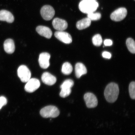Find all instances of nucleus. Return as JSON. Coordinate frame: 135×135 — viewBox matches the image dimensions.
I'll return each mask as SVG.
<instances>
[{"label": "nucleus", "mask_w": 135, "mask_h": 135, "mask_svg": "<svg viewBox=\"0 0 135 135\" xmlns=\"http://www.w3.org/2000/svg\"><path fill=\"white\" fill-rule=\"evenodd\" d=\"M73 80L70 79H68L64 81L61 85L60 88L61 89H71L74 85Z\"/></svg>", "instance_id": "21"}, {"label": "nucleus", "mask_w": 135, "mask_h": 135, "mask_svg": "<svg viewBox=\"0 0 135 135\" xmlns=\"http://www.w3.org/2000/svg\"><path fill=\"white\" fill-rule=\"evenodd\" d=\"M41 80L44 83L49 85H52L56 82L57 79L55 76L48 72L44 73L42 75Z\"/></svg>", "instance_id": "12"}, {"label": "nucleus", "mask_w": 135, "mask_h": 135, "mask_svg": "<svg viewBox=\"0 0 135 135\" xmlns=\"http://www.w3.org/2000/svg\"><path fill=\"white\" fill-rule=\"evenodd\" d=\"M7 100L6 98L4 97H0V109L3 106L6 105L7 104Z\"/></svg>", "instance_id": "25"}, {"label": "nucleus", "mask_w": 135, "mask_h": 135, "mask_svg": "<svg viewBox=\"0 0 135 135\" xmlns=\"http://www.w3.org/2000/svg\"><path fill=\"white\" fill-rule=\"evenodd\" d=\"M54 28L58 31H63L68 26L67 22L65 20L57 18H54L52 21Z\"/></svg>", "instance_id": "10"}, {"label": "nucleus", "mask_w": 135, "mask_h": 135, "mask_svg": "<svg viewBox=\"0 0 135 135\" xmlns=\"http://www.w3.org/2000/svg\"><path fill=\"white\" fill-rule=\"evenodd\" d=\"M14 20V16L10 12L6 10H2L0 11V21L12 23Z\"/></svg>", "instance_id": "13"}, {"label": "nucleus", "mask_w": 135, "mask_h": 135, "mask_svg": "<svg viewBox=\"0 0 135 135\" xmlns=\"http://www.w3.org/2000/svg\"><path fill=\"white\" fill-rule=\"evenodd\" d=\"M134 1H135V0H134Z\"/></svg>", "instance_id": "29"}, {"label": "nucleus", "mask_w": 135, "mask_h": 135, "mask_svg": "<svg viewBox=\"0 0 135 135\" xmlns=\"http://www.w3.org/2000/svg\"><path fill=\"white\" fill-rule=\"evenodd\" d=\"M4 49L7 53L12 54L14 52L15 49L14 41L11 39H8L4 42Z\"/></svg>", "instance_id": "15"}, {"label": "nucleus", "mask_w": 135, "mask_h": 135, "mask_svg": "<svg viewBox=\"0 0 135 135\" xmlns=\"http://www.w3.org/2000/svg\"><path fill=\"white\" fill-rule=\"evenodd\" d=\"M101 15L99 13H91L87 14V18L90 19L91 21H98L100 19Z\"/></svg>", "instance_id": "22"}, {"label": "nucleus", "mask_w": 135, "mask_h": 135, "mask_svg": "<svg viewBox=\"0 0 135 135\" xmlns=\"http://www.w3.org/2000/svg\"><path fill=\"white\" fill-rule=\"evenodd\" d=\"M75 72L76 76L77 78H79L82 75L87 73V69L83 64L77 63L75 66Z\"/></svg>", "instance_id": "16"}, {"label": "nucleus", "mask_w": 135, "mask_h": 135, "mask_svg": "<svg viewBox=\"0 0 135 135\" xmlns=\"http://www.w3.org/2000/svg\"><path fill=\"white\" fill-rule=\"evenodd\" d=\"M99 6L98 3L96 1H83L79 4V7L81 12L88 14L94 12Z\"/></svg>", "instance_id": "2"}, {"label": "nucleus", "mask_w": 135, "mask_h": 135, "mask_svg": "<svg viewBox=\"0 0 135 135\" xmlns=\"http://www.w3.org/2000/svg\"><path fill=\"white\" fill-rule=\"evenodd\" d=\"M104 45L105 46H110L113 44V42L110 40L106 39L104 41Z\"/></svg>", "instance_id": "27"}, {"label": "nucleus", "mask_w": 135, "mask_h": 135, "mask_svg": "<svg viewBox=\"0 0 135 135\" xmlns=\"http://www.w3.org/2000/svg\"><path fill=\"white\" fill-rule=\"evenodd\" d=\"M126 46L128 50L132 54L135 53V44L134 40L131 38L127 39L126 41Z\"/></svg>", "instance_id": "19"}, {"label": "nucleus", "mask_w": 135, "mask_h": 135, "mask_svg": "<svg viewBox=\"0 0 135 135\" xmlns=\"http://www.w3.org/2000/svg\"><path fill=\"white\" fill-rule=\"evenodd\" d=\"M55 13V9L51 6L45 5L40 10V14L42 17L46 21H50L53 18Z\"/></svg>", "instance_id": "5"}, {"label": "nucleus", "mask_w": 135, "mask_h": 135, "mask_svg": "<svg viewBox=\"0 0 135 135\" xmlns=\"http://www.w3.org/2000/svg\"><path fill=\"white\" fill-rule=\"evenodd\" d=\"M50 55L49 54L44 52L40 54L39 57L38 62L41 68L46 69L50 66Z\"/></svg>", "instance_id": "11"}, {"label": "nucleus", "mask_w": 135, "mask_h": 135, "mask_svg": "<svg viewBox=\"0 0 135 135\" xmlns=\"http://www.w3.org/2000/svg\"><path fill=\"white\" fill-rule=\"evenodd\" d=\"M60 113V111L56 107L52 105L44 107L40 111V115L45 118L56 117L59 115Z\"/></svg>", "instance_id": "3"}, {"label": "nucleus", "mask_w": 135, "mask_h": 135, "mask_svg": "<svg viewBox=\"0 0 135 135\" xmlns=\"http://www.w3.org/2000/svg\"><path fill=\"white\" fill-rule=\"evenodd\" d=\"M127 14V10L126 8H120L111 13L110 18L112 21H121L126 18Z\"/></svg>", "instance_id": "6"}, {"label": "nucleus", "mask_w": 135, "mask_h": 135, "mask_svg": "<svg viewBox=\"0 0 135 135\" xmlns=\"http://www.w3.org/2000/svg\"><path fill=\"white\" fill-rule=\"evenodd\" d=\"M119 89L118 84L111 83L108 84L104 90V95L106 100L109 103H114L119 95Z\"/></svg>", "instance_id": "1"}, {"label": "nucleus", "mask_w": 135, "mask_h": 135, "mask_svg": "<svg viewBox=\"0 0 135 135\" xmlns=\"http://www.w3.org/2000/svg\"><path fill=\"white\" fill-rule=\"evenodd\" d=\"M71 92V89H61L60 96L61 97L65 98L70 95Z\"/></svg>", "instance_id": "24"}, {"label": "nucleus", "mask_w": 135, "mask_h": 135, "mask_svg": "<svg viewBox=\"0 0 135 135\" xmlns=\"http://www.w3.org/2000/svg\"><path fill=\"white\" fill-rule=\"evenodd\" d=\"M93 43L95 46H99L102 45V39L101 35L97 34L94 35L92 38Z\"/></svg>", "instance_id": "20"}, {"label": "nucleus", "mask_w": 135, "mask_h": 135, "mask_svg": "<svg viewBox=\"0 0 135 135\" xmlns=\"http://www.w3.org/2000/svg\"><path fill=\"white\" fill-rule=\"evenodd\" d=\"M36 31L41 36L48 38L51 37L52 32L50 28L45 26H39L37 27Z\"/></svg>", "instance_id": "14"}, {"label": "nucleus", "mask_w": 135, "mask_h": 135, "mask_svg": "<svg viewBox=\"0 0 135 135\" xmlns=\"http://www.w3.org/2000/svg\"><path fill=\"white\" fill-rule=\"evenodd\" d=\"M91 24V21L88 18H83L77 22L76 27L79 30H82L88 27Z\"/></svg>", "instance_id": "17"}, {"label": "nucleus", "mask_w": 135, "mask_h": 135, "mask_svg": "<svg viewBox=\"0 0 135 135\" xmlns=\"http://www.w3.org/2000/svg\"><path fill=\"white\" fill-rule=\"evenodd\" d=\"M17 74L21 81L23 83L27 82L31 77V73L29 69L25 65H21L18 67Z\"/></svg>", "instance_id": "4"}, {"label": "nucleus", "mask_w": 135, "mask_h": 135, "mask_svg": "<svg viewBox=\"0 0 135 135\" xmlns=\"http://www.w3.org/2000/svg\"><path fill=\"white\" fill-rule=\"evenodd\" d=\"M25 85V89L26 92L32 93L35 92L40 86V83L38 79H30Z\"/></svg>", "instance_id": "7"}, {"label": "nucleus", "mask_w": 135, "mask_h": 135, "mask_svg": "<svg viewBox=\"0 0 135 135\" xmlns=\"http://www.w3.org/2000/svg\"><path fill=\"white\" fill-rule=\"evenodd\" d=\"M84 99L87 107L93 108L97 107L98 105L97 98L92 93H87L84 94Z\"/></svg>", "instance_id": "8"}, {"label": "nucleus", "mask_w": 135, "mask_h": 135, "mask_svg": "<svg viewBox=\"0 0 135 135\" xmlns=\"http://www.w3.org/2000/svg\"><path fill=\"white\" fill-rule=\"evenodd\" d=\"M129 92L130 96L131 99H135V83L132 82L129 84Z\"/></svg>", "instance_id": "23"}, {"label": "nucleus", "mask_w": 135, "mask_h": 135, "mask_svg": "<svg viewBox=\"0 0 135 135\" xmlns=\"http://www.w3.org/2000/svg\"><path fill=\"white\" fill-rule=\"evenodd\" d=\"M72 71L73 67L70 63L67 62L63 64L62 68V72L64 75H70L71 74Z\"/></svg>", "instance_id": "18"}, {"label": "nucleus", "mask_w": 135, "mask_h": 135, "mask_svg": "<svg viewBox=\"0 0 135 135\" xmlns=\"http://www.w3.org/2000/svg\"><path fill=\"white\" fill-rule=\"evenodd\" d=\"M83 1H97V0H82Z\"/></svg>", "instance_id": "28"}, {"label": "nucleus", "mask_w": 135, "mask_h": 135, "mask_svg": "<svg viewBox=\"0 0 135 135\" xmlns=\"http://www.w3.org/2000/svg\"><path fill=\"white\" fill-rule=\"evenodd\" d=\"M102 56L104 58L110 59L111 57V54L107 51H104L102 53Z\"/></svg>", "instance_id": "26"}, {"label": "nucleus", "mask_w": 135, "mask_h": 135, "mask_svg": "<svg viewBox=\"0 0 135 135\" xmlns=\"http://www.w3.org/2000/svg\"><path fill=\"white\" fill-rule=\"evenodd\" d=\"M56 38L63 43L70 44L71 43L72 39L71 36L68 33L63 31H57L55 33Z\"/></svg>", "instance_id": "9"}]
</instances>
